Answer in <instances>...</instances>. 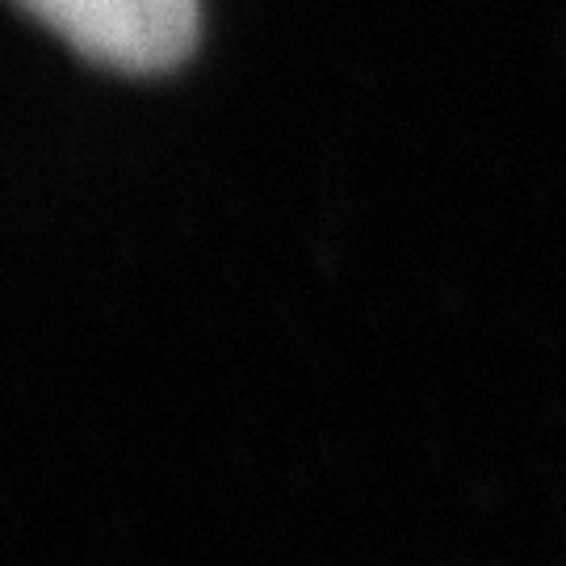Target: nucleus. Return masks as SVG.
Wrapping results in <instances>:
<instances>
[{"mask_svg": "<svg viewBox=\"0 0 566 566\" xmlns=\"http://www.w3.org/2000/svg\"><path fill=\"white\" fill-rule=\"evenodd\" d=\"M84 60L114 72H168L198 42V0H18Z\"/></svg>", "mask_w": 566, "mask_h": 566, "instance_id": "nucleus-1", "label": "nucleus"}]
</instances>
